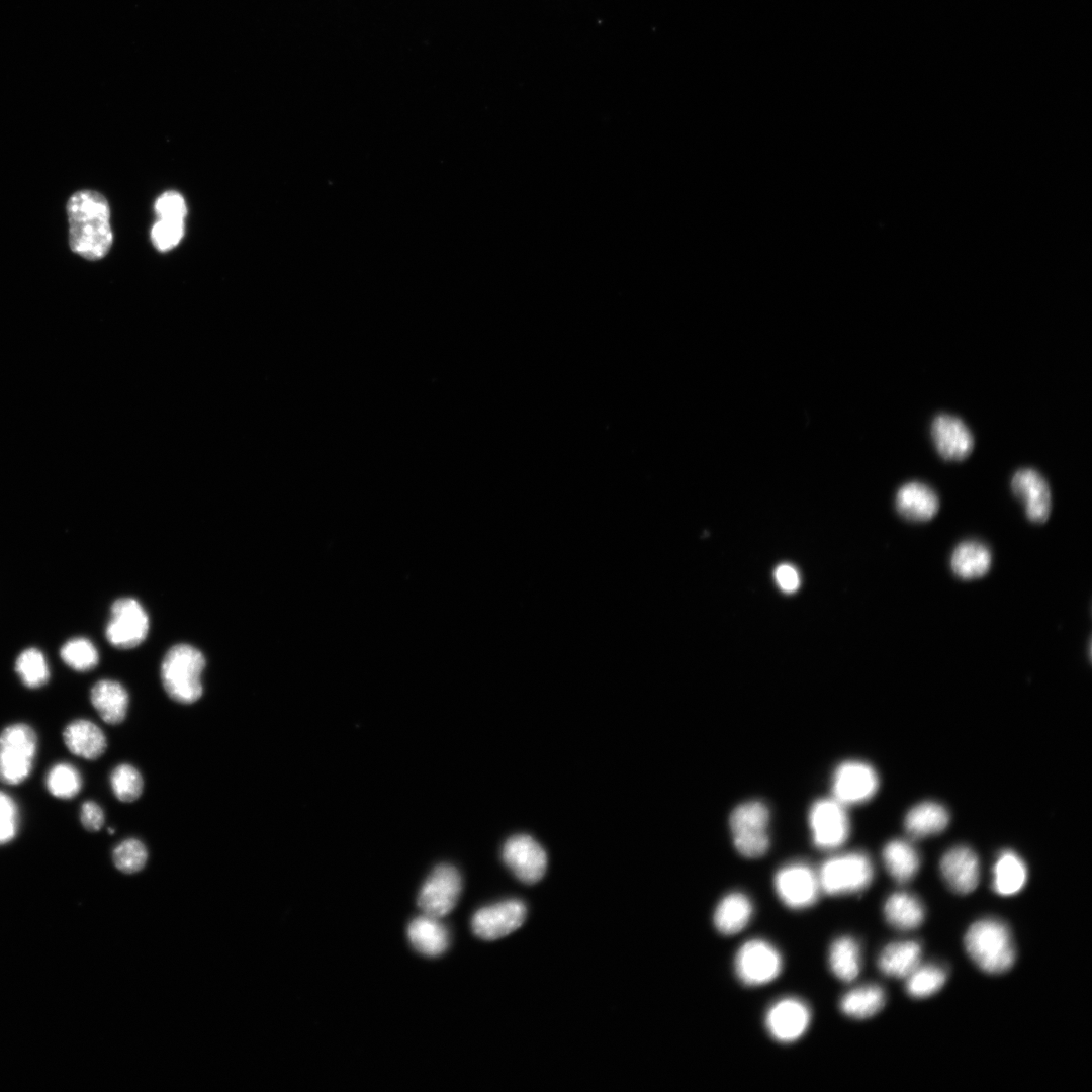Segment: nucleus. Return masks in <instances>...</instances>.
<instances>
[{
    "label": "nucleus",
    "instance_id": "nucleus-27",
    "mask_svg": "<svg viewBox=\"0 0 1092 1092\" xmlns=\"http://www.w3.org/2000/svg\"><path fill=\"white\" fill-rule=\"evenodd\" d=\"M887 922L899 930H912L924 920V908L919 899L906 892H897L888 897L884 905Z\"/></svg>",
    "mask_w": 1092,
    "mask_h": 1092
},
{
    "label": "nucleus",
    "instance_id": "nucleus-6",
    "mask_svg": "<svg viewBox=\"0 0 1092 1092\" xmlns=\"http://www.w3.org/2000/svg\"><path fill=\"white\" fill-rule=\"evenodd\" d=\"M769 811L760 801L738 805L731 813L729 824L737 851L749 858L762 856L768 849Z\"/></svg>",
    "mask_w": 1092,
    "mask_h": 1092
},
{
    "label": "nucleus",
    "instance_id": "nucleus-25",
    "mask_svg": "<svg viewBox=\"0 0 1092 1092\" xmlns=\"http://www.w3.org/2000/svg\"><path fill=\"white\" fill-rule=\"evenodd\" d=\"M921 947L916 941H899L888 944L878 958V967L886 976L906 978L920 965Z\"/></svg>",
    "mask_w": 1092,
    "mask_h": 1092
},
{
    "label": "nucleus",
    "instance_id": "nucleus-19",
    "mask_svg": "<svg viewBox=\"0 0 1092 1092\" xmlns=\"http://www.w3.org/2000/svg\"><path fill=\"white\" fill-rule=\"evenodd\" d=\"M895 505L898 513L905 519L925 522L937 514L939 499L936 492L927 484L911 481L898 489Z\"/></svg>",
    "mask_w": 1092,
    "mask_h": 1092
},
{
    "label": "nucleus",
    "instance_id": "nucleus-14",
    "mask_svg": "<svg viewBox=\"0 0 1092 1092\" xmlns=\"http://www.w3.org/2000/svg\"><path fill=\"white\" fill-rule=\"evenodd\" d=\"M878 787L879 778L876 770L862 761H845L836 768L833 775L834 799L844 806L870 800L876 794Z\"/></svg>",
    "mask_w": 1092,
    "mask_h": 1092
},
{
    "label": "nucleus",
    "instance_id": "nucleus-38",
    "mask_svg": "<svg viewBox=\"0 0 1092 1092\" xmlns=\"http://www.w3.org/2000/svg\"><path fill=\"white\" fill-rule=\"evenodd\" d=\"M183 235L184 220L158 218L151 230L152 243L161 252L176 247Z\"/></svg>",
    "mask_w": 1092,
    "mask_h": 1092
},
{
    "label": "nucleus",
    "instance_id": "nucleus-10",
    "mask_svg": "<svg viewBox=\"0 0 1092 1092\" xmlns=\"http://www.w3.org/2000/svg\"><path fill=\"white\" fill-rule=\"evenodd\" d=\"M809 824L813 843L821 849L842 845L849 835L845 806L836 799H820L810 808Z\"/></svg>",
    "mask_w": 1092,
    "mask_h": 1092
},
{
    "label": "nucleus",
    "instance_id": "nucleus-26",
    "mask_svg": "<svg viewBox=\"0 0 1092 1092\" xmlns=\"http://www.w3.org/2000/svg\"><path fill=\"white\" fill-rule=\"evenodd\" d=\"M949 821L947 810L935 802H922L914 806L905 817V829L916 838L937 834Z\"/></svg>",
    "mask_w": 1092,
    "mask_h": 1092
},
{
    "label": "nucleus",
    "instance_id": "nucleus-13",
    "mask_svg": "<svg viewBox=\"0 0 1092 1092\" xmlns=\"http://www.w3.org/2000/svg\"><path fill=\"white\" fill-rule=\"evenodd\" d=\"M505 864L523 883L535 884L546 873L548 859L544 848L531 836L509 838L502 851Z\"/></svg>",
    "mask_w": 1092,
    "mask_h": 1092
},
{
    "label": "nucleus",
    "instance_id": "nucleus-24",
    "mask_svg": "<svg viewBox=\"0 0 1092 1092\" xmlns=\"http://www.w3.org/2000/svg\"><path fill=\"white\" fill-rule=\"evenodd\" d=\"M990 550L981 542L960 543L950 557L953 573L962 579H975L985 575L991 566Z\"/></svg>",
    "mask_w": 1092,
    "mask_h": 1092
},
{
    "label": "nucleus",
    "instance_id": "nucleus-8",
    "mask_svg": "<svg viewBox=\"0 0 1092 1092\" xmlns=\"http://www.w3.org/2000/svg\"><path fill=\"white\" fill-rule=\"evenodd\" d=\"M461 889L459 872L449 864L438 866L423 884L418 905L423 914L440 919L453 910Z\"/></svg>",
    "mask_w": 1092,
    "mask_h": 1092
},
{
    "label": "nucleus",
    "instance_id": "nucleus-7",
    "mask_svg": "<svg viewBox=\"0 0 1092 1092\" xmlns=\"http://www.w3.org/2000/svg\"><path fill=\"white\" fill-rule=\"evenodd\" d=\"M783 959L779 950L762 939L743 943L734 959V971L738 980L749 987L763 986L779 977Z\"/></svg>",
    "mask_w": 1092,
    "mask_h": 1092
},
{
    "label": "nucleus",
    "instance_id": "nucleus-2",
    "mask_svg": "<svg viewBox=\"0 0 1092 1092\" xmlns=\"http://www.w3.org/2000/svg\"><path fill=\"white\" fill-rule=\"evenodd\" d=\"M965 947L974 963L984 972L1001 974L1015 960V949L1005 923L986 918L973 923L965 935Z\"/></svg>",
    "mask_w": 1092,
    "mask_h": 1092
},
{
    "label": "nucleus",
    "instance_id": "nucleus-31",
    "mask_svg": "<svg viewBox=\"0 0 1092 1092\" xmlns=\"http://www.w3.org/2000/svg\"><path fill=\"white\" fill-rule=\"evenodd\" d=\"M884 990L878 985H863L845 993L839 1002L840 1011L853 1019H867L885 1005Z\"/></svg>",
    "mask_w": 1092,
    "mask_h": 1092
},
{
    "label": "nucleus",
    "instance_id": "nucleus-3",
    "mask_svg": "<svg viewBox=\"0 0 1092 1092\" xmlns=\"http://www.w3.org/2000/svg\"><path fill=\"white\" fill-rule=\"evenodd\" d=\"M205 663L203 654L191 645L171 647L161 664V680L169 698L180 704L198 701L203 693L201 675Z\"/></svg>",
    "mask_w": 1092,
    "mask_h": 1092
},
{
    "label": "nucleus",
    "instance_id": "nucleus-5",
    "mask_svg": "<svg viewBox=\"0 0 1092 1092\" xmlns=\"http://www.w3.org/2000/svg\"><path fill=\"white\" fill-rule=\"evenodd\" d=\"M821 891L838 896L863 891L874 877L873 863L862 852H849L827 859L820 868Z\"/></svg>",
    "mask_w": 1092,
    "mask_h": 1092
},
{
    "label": "nucleus",
    "instance_id": "nucleus-18",
    "mask_svg": "<svg viewBox=\"0 0 1092 1092\" xmlns=\"http://www.w3.org/2000/svg\"><path fill=\"white\" fill-rule=\"evenodd\" d=\"M940 871L947 885L959 894L971 893L979 883V860L967 846H956L946 851L940 860Z\"/></svg>",
    "mask_w": 1092,
    "mask_h": 1092
},
{
    "label": "nucleus",
    "instance_id": "nucleus-22",
    "mask_svg": "<svg viewBox=\"0 0 1092 1092\" xmlns=\"http://www.w3.org/2000/svg\"><path fill=\"white\" fill-rule=\"evenodd\" d=\"M753 914V906L747 896L734 892L721 899L714 910L713 923L723 935H734L743 930Z\"/></svg>",
    "mask_w": 1092,
    "mask_h": 1092
},
{
    "label": "nucleus",
    "instance_id": "nucleus-29",
    "mask_svg": "<svg viewBox=\"0 0 1092 1092\" xmlns=\"http://www.w3.org/2000/svg\"><path fill=\"white\" fill-rule=\"evenodd\" d=\"M882 856L888 873L898 883L910 881L920 867L918 852L910 842L903 839L888 842Z\"/></svg>",
    "mask_w": 1092,
    "mask_h": 1092
},
{
    "label": "nucleus",
    "instance_id": "nucleus-9",
    "mask_svg": "<svg viewBox=\"0 0 1092 1092\" xmlns=\"http://www.w3.org/2000/svg\"><path fill=\"white\" fill-rule=\"evenodd\" d=\"M774 885L782 903L794 910L811 907L821 892L818 874L802 862L781 868L776 873Z\"/></svg>",
    "mask_w": 1092,
    "mask_h": 1092
},
{
    "label": "nucleus",
    "instance_id": "nucleus-34",
    "mask_svg": "<svg viewBox=\"0 0 1092 1092\" xmlns=\"http://www.w3.org/2000/svg\"><path fill=\"white\" fill-rule=\"evenodd\" d=\"M15 670L23 685L30 689L40 688L50 677V671L43 654L36 648H28L19 654Z\"/></svg>",
    "mask_w": 1092,
    "mask_h": 1092
},
{
    "label": "nucleus",
    "instance_id": "nucleus-33",
    "mask_svg": "<svg viewBox=\"0 0 1092 1092\" xmlns=\"http://www.w3.org/2000/svg\"><path fill=\"white\" fill-rule=\"evenodd\" d=\"M946 981V972L937 965H918L906 977V991L914 998L929 997L938 992Z\"/></svg>",
    "mask_w": 1092,
    "mask_h": 1092
},
{
    "label": "nucleus",
    "instance_id": "nucleus-20",
    "mask_svg": "<svg viewBox=\"0 0 1092 1092\" xmlns=\"http://www.w3.org/2000/svg\"><path fill=\"white\" fill-rule=\"evenodd\" d=\"M63 740L71 753L88 760L99 758L107 746L103 731L87 719L70 722L64 728Z\"/></svg>",
    "mask_w": 1092,
    "mask_h": 1092
},
{
    "label": "nucleus",
    "instance_id": "nucleus-17",
    "mask_svg": "<svg viewBox=\"0 0 1092 1092\" xmlns=\"http://www.w3.org/2000/svg\"><path fill=\"white\" fill-rule=\"evenodd\" d=\"M1011 489L1023 504L1027 518L1044 523L1051 514L1052 494L1048 481L1035 469L1021 468L1011 478Z\"/></svg>",
    "mask_w": 1092,
    "mask_h": 1092
},
{
    "label": "nucleus",
    "instance_id": "nucleus-35",
    "mask_svg": "<svg viewBox=\"0 0 1092 1092\" xmlns=\"http://www.w3.org/2000/svg\"><path fill=\"white\" fill-rule=\"evenodd\" d=\"M109 782L114 796L121 802H133L143 793L142 775L131 764L121 763L115 766L110 774Z\"/></svg>",
    "mask_w": 1092,
    "mask_h": 1092
},
{
    "label": "nucleus",
    "instance_id": "nucleus-30",
    "mask_svg": "<svg viewBox=\"0 0 1092 1092\" xmlns=\"http://www.w3.org/2000/svg\"><path fill=\"white\" fill-rule=\"evenodd\" d=\"M860 954L859 945L852 937H838L831 943L828 951L831 973L842 982H852L860 972Z\"/></svg>",
    "mask_w": 1092,
    "mask_h": 1092
},
{
    "label": "nucleus",
    "instance_id": "nucleus-28",
    "mask_svg": "<svg viewBox=\"0 0 1092 1092\" xmlns=\"http://www.w3.org/2000/svg\"><path fill=\"white\" fill-rule=\"evenodd\" d=\"M1026 879L1023 860L1011 850L1001 852L993 867V890L1001 896H1012L1023 888Z\"/></svg>",
    "mask_w": 1092,
    "mask_h": 1092
},
{
    "label": "nucleus",
    "instance_id": "nucleus-1",
    "mask_svg": "<svg viewBox=\"0 0 1092 1092\" xmlns=\"http://www.w3.org/2000/svg\"><path fill=\"white\" fill-rule=\"evenodd\" d=\"M66 210L71 250L87 260L105 257L113 242L106 198L93 190H81L69 198Z\"/></svg>",
    "mask_w": 1092,
    "mask_h": 1092
},
{
    "label": "nucleus",
    "instance_id": "nucleus-16",
    "mask_svg": "<svg viewBox=\"0 0 1092 1092\" xmlns=\"http://www.w3.org/2000/svg\"><path fill=\"white\" fill-rule=\"evenodd\" d=\"M930 435L935 450L945 461H963L974 449L975 440L971 430L953 415H936L930 425Z\"/></svg>",
    "mask_w": 1092,
    "mask_h": 1092
},
{
    "label": "nucleus",
    "instance_id": "nucleus-41",
    "mask_svg": "<svg viewBox=\"0 0 1092 1092\" xmlns=\"http://www.w3.org/2000/svg\"><path fill=\"white\" fill-rule=\"evenodd\" d=\"M104 812L99 804L94 801H86L80 809V821L82 826L90 832L100 830L104 825Z\"/></svg>",
    "mask_w": 1092,
    "mask_h": 1092
},
{
    "label": "nucleus",
    "instance_id": "nucleus-37",
    "mask_svg": "<svg viewBox=\"0 0 1092 1092\" xmlns=\"http://www.w3.org/2000/svg\"><path fill=\"white\" fill-rule=\"evenodd\" d=\"M148 859V850L145 844L136 838H127L118 843L112 852V860L116 869L124 874L140 872Z\"/></svg>",
    "mask_w": 1092,
    "mask_h": 1092
},
{
    "label": "nucleus",
    "instance_id": "nucleus-15",
    "mask_svg": "<svg viewBox=\"0 0 1092 1092\" xmlns=\"http://www.w3.org/2000/svg\"><path fill=\"white\" fill-rule=\"evenodd\" d=\"M527 909L519 900H506L479 909L472 917L471 927L484 940L503 938L524 923Z\"/></svg>",
    "mask_w": 1092,
    "mask_h": 1092
},
{
    "label": "nucleus",
    "instance_id": "nucleus-40",
    "mask_svg": "<svg viewBox=\"0 0 1092 1092\" xmlns=\"http://www.w3.org/2000/svg\"><path fill=\"white\" fill-rule=\"evenodd\" d=\"M154 207L158 218L184 220L187 214L186 202L183 196L176 191H167L161 194Z\"/></svg>",
    "mask_w": 1092,
    "mask_h": 1092
},
{
    "label": "nucleus",
    "instance_id": "nucleus-36",
    "mask_svg": "<svg viewBox=\"0 0 1092 1092\" xmlns=\"http://www.w3.org/2000/svg\"><path fill=\"white\" fill-rule=\"evenodd\" d=\"M63 661L77 671H88L98 663V652L91 641L74 638L64 644L60 651Z\"/></svg>",
    "mask_w": 1092,
    "mask_h": 1092
},
{
    "label": "nucleus",
    "instance_id": "nucleus-39",
    "mask_svg": "<svg viewBox=\"0 0 1092 1092\" xmlns=\"http://www.w3.org/2000/svg\"><path fill=\"white\" fill-rule=\"evenodd\" d=\"M20 814L15 800L0 790V846L11 842L19 829Z\"/></svg>",
    "mask_w": 1092,
    "mask_h": 1092
},
{
    "label": "nucleus",
    "instance_id": "nucleus-42",
    "mask_svg": "<svg viewBox=\"0 0 1092 1092\" xmlns=\"http://www.w3.org/2000/svg\"><path fill=\"white\" fill-rule=\"evenodd\" d=\"M775 578L779 587L786 593H793L800 585L799 573L790 564L779 565L775 570Z\"/></svg>",
    "mask_w": 1092,
    "mask_h": 1092
},
{
    "label": "nucleus",
    "instance_id": "nucleus-12",
    "mask_svg": "<svg viewBox=\"0 0 1092 1092\" xmlns=\"http://www.w3.org/2000/svg\"><path fill=\"white\" fill-rule=\"evenodd\" d=\"M811 1010L801 999L786 997L775 1002L766 1011L764 1023L769 1035L780 1043H792L808 1030Z\"/></svg>",
    "mask_w": 1092,
    "mask_h": 1092
},
{
    "label": "nucleus",
    "instance_id": "nucleus-11",
    "mask_svg": "<svg viewBox=\"0 0 1092 1092\" xmlns=\"http://www.w3.org/2000/svg\"><path fill=\"white\" fill-rule=\"evenodd\" d=\"M148 630V615L136 600L121 598L113 603L111 617L106 626L107 640L113 646L135 647L145 640Z\"/></svg>",
    "mask_w": 1092,
    "mask_h": 1092
},
{
    "label": "nucleus",
    "instance_id": "nucleus-4",
    "mask_svg": "<svg viewBox=\"0 0 1092 1092\" xmlns=\"http://www.w3.org/2000/svg\"><path fill=\"white\" fill-rule=\"evenodd\" d=\"M37 735L26 723H13L0 732V783L19 785L31 774Z\"/></svg>",
    "mask_w": 1092,
    "mask_h": 1092
},
{
    "label": "nucleus",
    "instance_id": "nucleus-23",
    "mask_svg": "<svg viewBox=\"0 0 1092 1092\" xmlns=\"http://www.w3.org/2000/svg\"><path fill=\"white\" fill-rule=\"evenodd\" d=\"M408 939L414 948L427 957L442 954L449 945V934L439 918L423 914L415 918L407 928Z\"/></svg>",
    "mask_w": 1092,
    "mask_h": 1092
},
{
    "label": "nucleus",
    "instance_id": "nucleus-32",
    "mask_svg": "<svg viewBox=\"0 0 1092 1092\" xmlns=\"http://www.w3.org/2000/svg\"><path fill=\"white\" fill-rule=\"evenodd\" d=\"M80 771L71 763L58 762L50 767L44 785L48 792L58 799L74 798L82 789Z\"/></svg>",
    "mask_w": 1092,
    "mask_h": 1092
},
{
    "label": "nucleus",
    "instance_id": "nucleus-21",
    "mask_svg": "<svg viewBox=\"0 0 1092 1092\" xmlns=\"http://www.w3.org/2000/svg\"><path fill=\"white\" fill-rule=\"evenodd\" d=\"M90 701L100 718L110 725L120 724L126 717L129 696L116 680L97 681L90 691Z\"/></svg>",
    "mask_w": 1092,
    "mask_h": 1092
}]
</instances>
